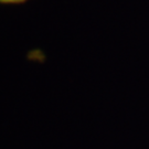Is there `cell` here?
Masks as SVG:
<instances>
[{"label":"cell","instance_id":"6da1fadb","mask_svg":"<svg viewBox=\"0 0 149 149\" xmlns=\"http://www.w3.org/2000/svg\"><path fill=\"white\" fill-rule=\"evenodd\" d=\"M27 0H0V3H10V5H15V3H23Z\"/></svg>","mask_w":149,"mask_h":149}]
</instances>
